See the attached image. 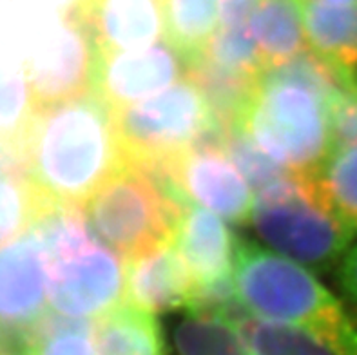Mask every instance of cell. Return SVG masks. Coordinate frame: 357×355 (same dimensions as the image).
<instances>
[{"instance_id": "cell-1", "label": "cell", "mask_w": 357, "mask_h": 355, "mask_svg": "<svg viewBox=\"0 0 357 355\" xmlns=\"http://www.w3.org/2000/svg\"><path fill=\"white\" fill-rule=\"evenodd\" d=\"M26 174L53 207H80L127 162L113 111L93 93L35 111L22 139Z\"/></svg>"}, {"instance_id": "cell-2", "label": "cell", "mask_w": 357, "mask_h": 355, "mask_svg": "<svg viewBox=\"0 0 357 355\" xmlns=\"http://www.w3.org/2000/svg\"><path fill=\"white\" fill-rule=\"evenodd\" d=\"M334 69L317 54L261 71L236 127L292 171H314L332 151L331 104L340 91Z\"/></svg>"}, {"instance_id": "cell-3", "label": "cell", "mask_w": 357, "mask_h": 355, "mask_svg": "<svg viewBox=\"0 0 357 355\" xmlns=\"http://www.w3.org/2000/svg\"><path fill=\"white\" fill-rule=\"evenodd\" d=\"M232 285L240 306L254 317L303 330L332 355H357L352 317L298 261L240 241Z\"/></svg>"}, {"instance_id": "cell-4", "label": "cell", "mask_w": 357, "mask_h": 355, "mask_svg": "<svg viewBox=\"0 0 357 355\" xmlns=\"http://www.w3.org/2000/svg\"><path fill=\"white\" fill-rule=\"evenodd\" d=\"M187 205L162 169L127 160L87 199L84 212L96 238L132 261L174 243Z\"/></svg>"}, {"instance_id": "cell-5", "label": "cell", "mask_w": 357, "mask_h": 355, "mask_svg": "<svg viewBox=\"0 0 357 355\" xmlns=\"http://www.w3.org/2000/svg\"><path fill=\"white\" fill-rule=\"evenodd\" d=\"M258 192L249 221L278 254L319 270L341 263L354 232L331 207L314 171H289Z\"/></svg>"}, {"instance_id": "cell-6", "label": "cell", "mask_w": 357, "mask_h": 355, "mask_svg": "<svg viewBox=\"0 0 357 355\" xmlns=\"http://www.w3.org/2000/svg\"><path fill=\"white\" fill-rule=\"evenodd\" d=\"M113 116L127 160L147 167L167 165L222 127L190 78L118 109Z\"/></svg>"}, {"instance_id": "cell-7", "label": "cell", "mask_w": 357, "mask_h": 355, "mask_svg": "<svg viewBox=\"0 0 357 355\" xmlns=\"http://www.w3.org/2000/svg\"><path fill=\"white\" fill-rule=\"evenodd\" d=\"M44 259L50 308L54 314L91 321L126 301L127 263L98 239Z\"/></svg>"}, {"instance_id": "cell-8", "label": "cell", "mask_w": 357, "mask_h": 355, "mask_svg": "<svg viewBox=\"0 0 357 355\" xmlns=\"http://www.w3.org/2000/svg\"><path fill=\"white\" fill-rule=\"evenodd\" d=\"M96 47L77 13H66L40 50L24 63L35 109L80 98L93 89Z\"/></svg>"}, {"instance_id": "cell-9", "label": "cell", "mask_w": 357, "mask_h": 355, "mask_svg": "<svg viewBox=\"0 0 357 355\" xmlns=\"http://www.w3.org/2000/svg\"><path fill=\"white\" fill-rule=\"evenodd\" d=\"M156 169L167 174L169 181L187 203L204 205L236 225H243L250 220L254 205L250 183L223 149L196 145L167 165Z\"/></svg>"}, {"instance_id": "cell-10", "label": "cell", "mask_w": 357, "mask_h": 355, "mask_svg": "<svg viewBox=\"0 0 357 355\" xmlns=\"http://www.w3.org/2000/svg\"><path fill=\"white\" fill-rule=\"evenodd\" d=\"M187 75V60L167 38L147 47L96 53L91 93L111 111L158 95Z\"/></svg>"}, {"instance_id": "cell-11", "label": "cell", "mask_w": 357, "mask_h": 355, "mask_svg": "<svg viewBox=\"0 0 357 355\" xmlns=\"http://www.w3.org/2000/svg\"><path fill=\"white\" fill-rule=\"evenodd\" d=\"M47 314L44 252L29 230L0 248V341L26 342Z\"/></svg>"}, {"instance_id": "cell-12", "label": "cell", "mask_w": 357, "mask_h": 355, "mask_svg": "<svg viewBox=\"0 0 357 355\" xmlns=\"http://www.w3.org/2000/svg\"><path fill=\"white\" fill-rule=\"evenodd\" d=\"M75 13L96 53L140 50L165 38L162 0H84Z\"/></svg>"}, {"instance_id": "cell-13", "label": "cell", "mask_w": 357, "mask_h": 355, "mask_svg": "<svg viewBox=\"0 0 357 355\" xmlns=\"http://www.w3.org/2000/svg\"><path fill=\"white\" fill-rule=\"evenodd\" d=\"M238 245L240 239L232 234V230L218 214L192 203L187 205L178 227L174 247L198 287L196 299L207 288L231 281Z\"/></svg>"}, {"instance_id": "cell-14", "label": "cell", "mask_w": 357, "mask_h": 355, "mask_svg": "<svg viewBox=\"0 0 357 355\" xmlns=\"http://www.w3.org/2000/svg\"><path fill=\"white\" fill-rule=\"evenodd\" d=\"M195 279L174 243L127 261L126 301L153 314L192 310L196 305Z\"/></svg>"}, {"instance_id": "cell-15", "label": "cell", "mask_w": 357, "mask_h": 355, "mask_svg": "<svg viewBox=\"0 0 357 355\" xmlns=\"http://www.w3.org/2000/svg\"><path fill=\"white\" fill-rule=\"evenodd\" d=\"M249 29L265 68L303 53L307 44L303 0H259L249 18Z\"/></svg>"}, {"instance_id": "cell-16", "label": "cell", "mask_w": 357, "mask_h": 355, "mask_svg": "<svg viewBox=\"0 0 357 355\" xmlns=\"http://www.w3.org/2000/svg\"><path fill=\"white\" fill-rule=\"evenodd\" d=\"M95 321V355H165L162 328L153 312L123 301Z\"/></svg>"}, {"instance_id": "cell-17", "label": "cell", "mask_w": 357, "mask_h": 355, "mask_svg": "<svg viewBox=\"0 0 357 355\" xmlns=\"http://www.w3.org/2000/svg\"><path fill=\"white\" fill-rule=\"evenodd\" d=\"M165 38L187 60L207 51L220 22L218 0H162Z\"/></svg>"}, {"instance_id": "cell-18", "label": "cell", "mask_w": 357, "mask_h": 355, "mask_svg": "<svg viewBox=\"0 0 357 355\" xmlns=\"http://www.w3.org/2000/svg\"><path fill=\"white\" fill-rule=\"evenodd\" d=\"M178 355H249L240 330L229 315L190 310L174 328Z\"/></svg>"}, {"instance_id": "cell-19", "label": "cell", "mask_w": 357, "mask_h": 355, "mask_svg": "<svg viewBox=\"0 0 357 355\" xmlns=\"http://www.w3.org/2000/svg\"><path fill=\"white\" fill-rule=\"evenodd\" d=\"M35 111L24 63L0 50V144L22 145Z\"/></svg>"}, {"instance_id": "cell-20", "label": "cell", "mask_w": 357, "mask_h": 355, "mask_svg": "<svg viewBox=\"0 0 357 355\" xmlns=\"http://www.w3.org/2000/svg\"><path fill=\"white\" fill-rule=\"evenodd\" d=\"M51 207L26 172L0 171V248L29 232Z\"/></svg>"}, {"instance_id": "cell-21", "label": "cell", "mask_w": 357, "mask_h": 355, "mask_svg": "<svg viewBox=\"0 0 357 355\" xmlns=\"http://www.w3.org/2000/svg\"><path fill=\"white\" fill-rule=\"evenodd\" d=\"M231 319L240 330L249 355H332L303 330L289 324L258 319L243 312Z\"/></svg>"}, {"instance_id": "cell-22", "label": "cell", "mask_w": 357, "mask_h": 355, "mask_svg": "<svg viewBox=\"0 0 357 355\" xmlns=\"http://www.w3.org/2000/svg\"><path fill=\"white\" fill-rule=\"evenodd\" d=\"M314 174L335 214L357 232V144L332 149Z\"/></svg>"}, {"instance_id": "cell-23", "label": "cell", "mask_w": 357, "mask_h": 355, "mask_svg": "<svg viewBox=\"0 0 357 355\" xmlns=\"http://www.w3.org/2000/svg\"><path fill=\"white\" fill-rule=\"evenodd\" d=\"M24 355H95L93 324L50 312L24 342Z\"/></svg>"}, {"instance_id": "cell-24", "label": "cell", "mask_w": 357, "mask_h": 355, "mask_svg": "<svg viewBox=\"0 0 357 355\" xmlns=\"http://www.w3.org/2000/svg\"><path fill=\"white\" fill-rule=\"evenodd\" d=\"M204 54L223 68L250 77H259L265 69L249 24L220 27Z\"/></svg>"}, {"instance_id": "cell-25", "label": "cell", "mask_w": 357, "mask_h": 355, "mask_svg": "<svg viewBox=\"0 0 357 355\" xmlns=\"http://www.w3.org/2000/svg\"><path fill=\"white\" fill-rule=\"evenodd\" d=\"M222 149L227 156L231 158L232 163L240 169L250 187H254L256 190H261L263 187H267L268 183L280 180L281 176L292 171L289 167L278 163L267 153H263L261 149L238 127H232L227 133Z\"/></svg>"}, {"instance_id": "cell-26", "label": "cell", "mask_w": 357, "mask_h": 355, "mask_svg": "<svg viewBox=\"0 0 357 355\" xmlns=\"http://www.w3.org/2000/svg\"><path fill=\"white\" fill-rule=\"evenodd\" d=\"M332 149L357 144V89L341 86L331 104Z\"/></svg>"}, {"instance_id": "cell-27", "label": "cell", "mask_w": 357, "mask_h": 355, "mask_svg": "<svg viewBox=\"0 0 357 355\" xmlns=\"http://www.w3.org/2000/svg\"><path fill=\"white\" fill-rule=\"evenodd\" d=\"M340 285L347 301L357 314V245L350 247L341 259Z\"/></svg>"}, {"instance_id": "cell-28", "label": "cell", "mask_w": 357, "mask_h": 355, "mask_svg": "<svg viewBox=\"0 0 357 355\" xmlns=\"http://www.w3.org/2000/svg\"><path fill=\"white\" fill-rule=\"evenodd\" d=\"M259 0H218L220 22L222 26H240L247 24Z\"/></svg>"}, {"instance_id": "cell-29", "label": "cell", "mask_w": 357, "mask_h": 355, "mask_svg": "<svg viewBox=\"0 0 357 355\" xmlns=\"http://www.w3.org/2000/svg\"><path fill=\"white\" fill-rule=\"evenodd\" d=\"M31 4L42 6V8L53 9V11H59V13H73L77 11L78 6L84 2V0H27Z\"/></svg>"}, {"instance_id": "cell-30", "label": "cell", "mask_w": 357, "mask_h": 355, "mask_svg": "<svg viewBox=\"0 0 357 355\" xmlns=\"http://www.w3.org/2000/svg\"><path fill=\"white\" fill-rule=\"evenodd\" d=\"M307 2H317V4L328 6H357V0H307Z\"/></svg>"}, {"instance_id": "cell-31", "label": "cell", "mask_w": 357, "mask_h": 355, "mask_svg": "<svg viewBox=\"0 0 357 355\" xmlns=\"http://www.w3.org/2000/svg\"><path fill=\"white\" fill-rule=\"evenodd\" d=\"M9 2H11V0H0V11H2V9H4Z\"/></svg>"}]
</instances>
